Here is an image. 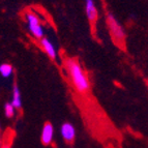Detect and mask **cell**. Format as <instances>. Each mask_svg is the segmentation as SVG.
Instances as JSON below:
<instances>
[{"label": "cell", "mask_w": 148, "mask_h": 148, "mask_svg": "<svg viewBox=\"0 0 148 148\" xmlns=\"http://www.w3.org/2000/svg\"><path fill=\"white\" fill-rule=\"evenodd\" d=\"M65 67L75 88L81 93L88 92L90 90V82L81 64L74 58H67L65 60Z\"/></svg>", "instance_id": "6da1fadb"}, {"label": "cell", "mask_w": 148, "mask_h": 148, "mask_svg": "<svg viewBox=\"0 0 148 148\" xmlns=\"http://www.w3.org/2000/svg\"><path fill=\"white\" fill-rule=\"evenodd\" d=\"M107 24H108L109 31L111 34L112 40L119 47H124V40H125V32L121 24L114 18L112 14H109L107 17Z\"/></svg>", "instance_id": "7a4b0ae2"}, {"label": "cell", "mask_w": 148, "mask_h": 148, "mask_svg": "<svg viewBox=\"0 0 148 148\" xmlns=\"http://www.w3.org/2000/svg\"><path fill=\"white\" fill-rule=\"evenodd\" d=\"M26 20H27L30 33L37 40H42L44 37V29H42V26L40 25V21L38 17L33 12H26Z\"/></svg>", "instance_id": "3957f363"}, {"label": "cell", "mask_w": 148, "mask_h": 148, "mask_svg": "<svg viewBox=\"0 0 148 148\" xmlns=\"http://www.w3.org/2000/svg\"><path fill=\"white\" fill-rule=\"evenodd\" d=\"M60 134L61 137L66 143L71 144L75 141L76 138V128L69 122H64L60 127Z\"/></svg>", "instance_id": "277c9868"}, {"label": "cell", "mask_w": 148, "mask_h": 148, "mask_svg": "<svg viewBox=\"0 0 148 148\" xmlns=\"http://www.w3.org/2000/svg\"><path fill=\"white\" fill-rule=\"evenodd\" d=\"M54 138V126L51 122H46L42 126L40 141L44 145H50Z\"/></svg>", "instance_id": "5b68a950"}, {"label": "cell", "mask_w": 148, "mask_h": 148, "mask_svg": "<svg viewBox=\"0 0 148 148\" xmlns=\"http://www.w3.org/2000/svg\"><path fill=\"white\" fill-rule=\"evenodd\" d=\"M85 12L86 16L90 23H95L99 17V12L96 10V6L94 4L93 0H85Z\"/></svg>", "instance_id": "8992f818"}, {"label": "cell", "mask_w": 148, "mask_h": 148, "mask_svg": "<svg viewBox=\"0 0 148 148\" xmlns=\"http://www.w3.org/2000/svg\"><path fill=\"white\" fill-rule=\"evenodd\" d=\"M40 44L42 46V50L45 51V53L51 58L52 60H55L57 58V52L55 49L54 45L50 42L49 38L47 37H42V40H40Z\"/></svg>", "instance_id": "52a82bcc"}, {"label": "cell", "mask_w": 148, "mask_h": 148, "mask_svg": "<svg viewBox=\"0 0 148 148\" xmlns=\"http://www.w3.org/2000/svg\"><path fill=\"white\" fill-rule=\"evenodd\" d=\"M12 104V106L15 107L16 110H20L22 108V99H21V93L19 90V87L17 84L14 85L12 88V99L10 101Z\"/></svg>", "instance_id": "ba28073f"}, {"label": "cell", "mask_w": 148, "mask_h": 148, "mask_svg": "<svg viewBox=\"0 0 148 148\" xmlns=\"http://www.w3.org/2000/svg\"><path fill=\"white\" fill-rule=\"evenodd\" d=\"M14 73V67L10 63H1L0 65V75L3 78H10Z\"/></svg>", "instance_id": "9c48e42d"}, {"label": "cell", "mask_w": 148, "mask_h": 148, "mask_svg": "<svg viewBox=\"0 0 148 148\" xmlns=\"http://www.w3.org/2000/svg\"><path fill=\"white\" fill-rule=\"evenodd\" d=\"M15 111L16 108L12 106V103H6L4 105V114L8 118H12V117L15 116Z\"/></svg>", "instance_id": "30bf717a"}, {"label": "cell", "mask_w": 148, "mask_h": 148, "mask_svg": "<svg viewBox=\"0 0 148 148\" xmlns=\"http://www.w3.org/2000/svg\"><path fill=\"white\" fill-rule=\"evenodd\" d=\"M1 148H10V146L8 145V144H4V145L1 146Z\"/></svg>", "instance_id": "8fae6325"}]
</instances>
